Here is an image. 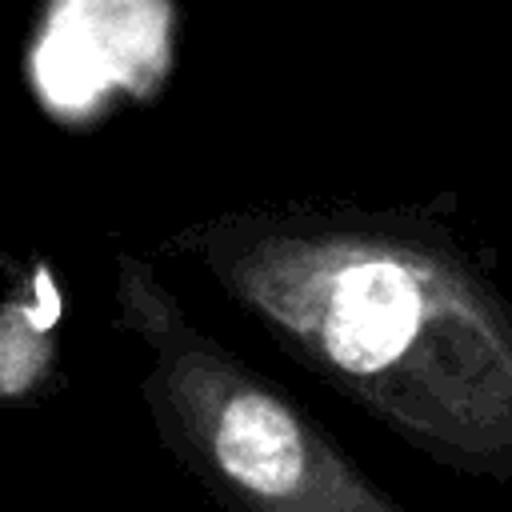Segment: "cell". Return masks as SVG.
Listing matches in <instances>:
<instances>
[{
    "instance_id": "obj_1",
    "label": "cell",
    "mask_w": 512,
    "mask_h": 512,
    "mask_svg": "<svg viewBox=\"0 0 512 512\" xmlns=\"http://www.w3.org/2000/svg\"><path fill=\"white\" fill-rule=\"evenodd\" d=\"M172 248L416 452L512 484V304L444 228L384 212H244L192 224Z\"/></svg>"
},
{
    "instance_id": "obj_2",
    "label": "cell",
    "mask_w": 512,
    "mask_h": 512,
    "mask_svg": "<svg viewBox=\"0 0 512 512\" xmlns=\"http://www.w3.org/2000/svg\"><path fill=\"white\" fill-rule=\"evenodd\" d=\"M116 324L148 352L140 396L164 452L224 512H408L300 404L208 336L160 272L116 252Z\"/></svg>"
},
{
    "instance_id": "obj_3",
    "label": "cell",
    "mask_w": 512,
    "mask_h": 512,
    "mask_svg": "<svg viewBox=\"0 0 512 512\" xmlns=\"http://www.w3.org/2000/svg\"><path fill=\"white\" fill-rule=\"evenodd\" d=\"M64 292L52 264L36 260L12 272V292L0 300V404L32 400L56 372Z\"/></svg>"
}]
</instances>
